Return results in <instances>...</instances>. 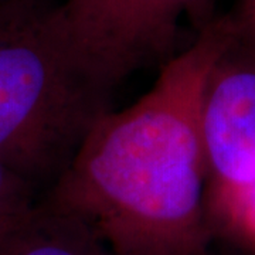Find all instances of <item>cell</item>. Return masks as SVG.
Listing matches in <instances>:
<instances>
[{
    "label": "cell",
    "instance_id": "cell-1",
    "mask_svg": "<svg viewBox=\"0 0 255 255\" xmlns=\"http://www.w3.org/2000/svg\"><path fill=\"white\" fill-rule=\"evenodd\" d=\"M236 28L209 24L146 95L104 114L41 201L80 220L114 255H203L201 100Z\"/></svg>",
    "mask_w": 255,
    "mask_h": 255
},
{
    "label": "cell",
    "instance_id": "cell-2",
    "mask_svg": "<svg viewBox=\"0 0 255 255\" xmlns=\"http://www.w3.org/2000/svg\"><path fill=\"white\" fill-rule=\"evenodd\" d=\"M114 88L78 50L63 3H0V160L36 189L64 173Z\"/></svg>",
    "mask_w": 255,
    "mask_h": 255
},
{
    "label": "cell",
    "instance_id": "cell-3",
    "mask_svg": "<svg viewBox=\"0 0 255 255\" xmlns=\"http://www.w3.org/2000/svg\"><path fill=\"white\" fill-rule=\"evenodd\" d=\"M203 0H74L63 3L75 44L117 87L172 50L177 21Z\"/></svg>",
    "mask_w": 255,
    "mask_h": 255
},
{
    "label": "cell",
    "instance_id": "cell-4",
    "mask_svg": "<svg viewBox=\"0 0 255 255\" xmlns=\"http://www.w3.org/2000/svg\"><path fill=\"white\" fill-rule=\"evenodd\" d=\"M238 34L237 26L201 100V142L219 201L255 182V63L238 54Z\"/></svg>",
    "mask_w": 255,
    "mask_h": 255
},
{
    "label": "cell",
    "instance_id": "cell-5",
    "mask_svg": "<svg viewBox=\"0 0 255 255\" xmlns=\"http://www.w3.org/2000/svg\"><path fill=\"white\" fill-rule=\"evenodd\" d=\"M0 255H114L80 220L37 201L0 227Z\"/></svg>",
    "mask_w": 255,
    "mask_h": 255
},
{
    "label": "cell",
    "instance_id": "cell-6",
    "mask_svg": "<svg viewBox=\"0 0 255 255\" xmlns=\"http://www.w3.org/2000/svg\"><path fill=\"white\" fill-rule=\"evenodd\" d=\"M37 189L0 160V227L17 220L37 204Z\"/></svg>",
    "mask_w": 255,
    "mask_h": 255
},
{
    "label": "cell",
    "instance_id": "cell-7",
    "mask_svg": "<svg viewBox=\"0 0 255 255\" xmlns=\"http://www.w3.org/2000/svg\"><path fill=\"white\" fill-rule=\"evenodd\" d=\"M219 203L234 230L255 246V182Z\"/></svg>",
    "mask_w": 255,
    "mask_h": 255
},
{
    "label": "cell",
    "instance_id": "cell-8",
    "mask_svg": "<svg viewBox=\"0 0 255 255\" xmlns=\"http://www.w3.org/2000/svg\"><path fill=\"white\" fill-rule=\"evenodd\" d=\"M10 1H31V3H71L74 0H0V3Z\"/></svg>",
    "mask_w": 255,
    "mask_h": 255
}]
</instances>
